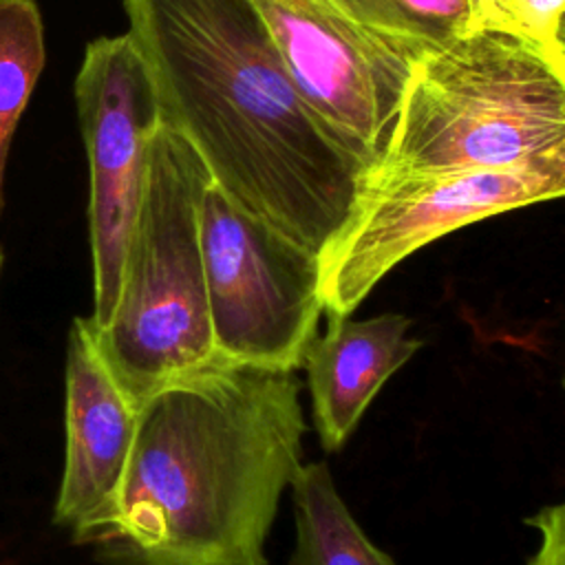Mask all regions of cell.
Listing matches in <instances>:
<instances>
[{"label":"cell","instance_id":"9a60e30c","mask_svg":"<svg viewBox=\"0 0 565 565\" xmlns=\"http://www.w3.org/2000/svg\"><path fill=\"white\" fill-rule=\"evenodd\" d=\"M563 15L565 0H519V31L545 46L561 49L558 26Z\"/></svg>","mask_w":565,"mask_h":565},{"label":"cell","instance_id":"8992f818","mask_svg":"<svg viewBox=\"0 0 565 565\" xmlns=\"http://www.w3.org/2000/svg\"><path fill=\"white\" fill-rule=\"evenodd\" d=\"M565 196V170H472L364 181L320 256L327 316H349L406 256L475 221Z\"/></svg>","mask_w":565,"mask_h":565},{"label":"cell","instance_id":"ba28073f","mask_svg":"<svg viewBox=\"0 0 565 565\" xmlns=\"http://www.w3.org/2000/svg\"><path fill=\"white\" fill-rule=\"evenodd\" d=\"M75 102L88 157V230L95 329L113 316L150 150L163 126L152 73L130 33L93 40L75 77Z\"/></svg>","mask_w":565,"mask_h":565},{"label":"cell","instance_id":"5b68a950","mask_svg":"<svg viewBox=\"0 0 565 565\" xmlns=\"http://www.w3.org/2000/svg\"><path fill=\"white\" fill-rule=\"evenodd\" d=\"M199 223L216 353L300 369L324 311L320 256L243 210L214 183L201 199Z\"/></svg>","mask_w":565,"mask_h":565},{"label":"cell","instance_id":"e0dca14e","mask_svg":"<svg viewBox=\"0 0 565 565\" xmlns=\"http://www.w3.org/2000/svg\"><path fill=\"white\" fill-rule=\"evenodd\" d=\"M0 269H2V249H0Z\"/></svg>","mask_w":565,"mask_h":565},{"label":"cell","instance_id":"7c38bea8","mask_svg":"<svg viewBox=\"0 0 565 565\" xmlns=\"http://www.w3.org/2000/svg\"><path fill=\"white\" fill-rule=\"evenodd\" d=\"M44 66V26L33 0H0V216L15 126Z\"/></svg>","mask_w":565,"mask_h":565},{"label":"cell","instance_id":"277c9868","mask_svg":"<svg viewBox=\"0 0 565 565\" xmlns=\"http://www.w3.org/2000/svg\"><path fill=\"white\" fill-rule=\"evenodd\" d=\"M210 183L196 150L163 121L113 316L99 329L90 324L102 360L137 406L218 358L199 223Z\"/></svg>","mask_w":565,"mask_h":565},{"label":"cell","instance_id":"6da1fadb","mask_svg":"<svg viewBox=\"0 0 565 565\" xmlns=\"http://www.w3.org/2000/svg\"><path fill=\"white\" fill-rule=\"evenodd\" d=\"M163 110L212 183L322 256L349 223L362 163L298 93L252 0H124Z\"/></svg>","mask_w":565,"mask_h":565},{"label":"cell","instance_id":"5bb4252c","mask_svg":"<svg viewBox=\"0 0 565 565\" xmlns=\"http://www.w3.org/2000/svg\"><path fill=\"white\" fill-rule=\"evenodd\" d=\"M539 532V547L525 565H565V501L545 505L525 519Z\"/></svg>","mask_w":565,"mask_h":565},{"label":"cell","instance_id":"30bf717a","mask_svg":"<svg viewBox=\"0 0 565 565\" xmlns=\"http://www.w3.org/2000/svg\"><path fill=\"white\" fill-rule=\"evenodd\" d=\"M402 313L366 320L329 316L324 335L309 344L302 369L313 406V424L324 450H338L355 430L371 399L422 347Z\"/></svg>","mask_w":565,"mask_h":565},{"label":"cell","instance_id":"7a4b0ae2","mask_svg":"<svg viewBox=\"0 0 565 565\" xmlns=\"http://www.w3.org/2000/svg\"><path fill=\"white\" fill-rule=\"evenodd\" d=\"M296 371L212 360L139 406L102 565H267L265 541L302 468Z\"/></svg>","mask_w":565,"mask_h":565},{"label":"cell","instance_id":"ac0fdd59","mask_svg":"<svg viewBox=\"0 0 565 565\" xmlns=\"http://www.w3.org/2000/svg\"><path fill=\"white\" fill-rule=\"evenodd\" d=\"M563 384H565V380H563Z\"/></svg>","mask_w":565,"mask_h":565},{"label":"cell","instance_id":"8fae6325","mask_svg":"<svg viewBox=\"0 0 565 565\" xmlns=\"http://www.w3.org/2000/svg\"><path fill=\"white\" fill-rule=\"evenodd\" d=\"M289 488L296 514L289 565H395L358 525L324 461L302 463Z\"/></svg>","mask_w":565,"mask_h":565},{"label":"cell","instance_id":"2e32d148","mask_svg":"<svg viewBox=\"0 0 565 565\" xmlns=\"http://www.w3.org/2000/svg\"><path fill=\"white\" fill-rule=\"evenodd\" d=\"M558 44H561V49H563V53H565V15H563L561 26H558Z\"/></svg>","mask_w":565,"mask_h":565},{"label":"cell","instance_id":"3957f363","mask_svg":"<svg viewBox=\"0 0 565 565\" xmlns=\"http://www.w3.org/2000/svg\"><path fill=\"white\" fill-rule=\"evenodd\" d=\"M472 170H565L561 49L472 26L417 57L388 148L364 181Z\"/></svg>","mask_w":565,"mask_h":565},{"label":"cell","instance_id":"4fadbf2b","mask_svg":"<svg viewBox=\"0 0 565 565\" xmlns=\"http://www.w3.org/2000/svg\"><path fill=\"white\" fill-rule=\"evenodd\" d=\"M353 20L433 49L475 26L470 0H331Z\"/></svg>","mask_w":565,"mask_h":565},{"label":"cell","instance_id":"52a82bcc","mask_svg":"<svg viewBox=\"0 0 565 565\" xmlns=\"http://www.w3.org/2000/svg\"><path fill=\"white\" fill-rule=\"evenodd\" d=\"M252 2L302 99L364 172L373 170L426 49L353 20L331 0Z\"/></svg>","mask_w":565,"mask_h":565},{"label":"cell","instance_id":"9c48e42d","mask_svg":"<svg viewBox=\"0 0 565 565\" xmlns=\"http://www.w3.org/2000/svg\"><path fill=\"white\" fill-rule=\"evenodd\" d=\"M139 428V406L102 360L88 318L68 331L64 468L53 521L86 545L113 516Z\"/></svg>","mask_w":565,"mask_h":565}]
</instances>
